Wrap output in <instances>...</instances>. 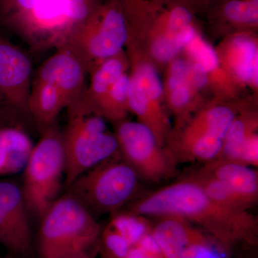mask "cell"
<instances>
[{
    "label": "cell",
    "instance_id": "obj_1",
    "mask_svg": "<svg viewBox=\"0 0 258 258\" xmlns=\"http://www.w3.org/2000/svg\"><path fill=\"white\" fill-rule=\"evenodd\" d=\"M145 217H176L201 226L222 240L242 237L255 230L257 220L249 211L224 206L198 184L184 179L134 202L128 211Z\"/></svg>",
    "mask_w": 258,
    "mask_h": 258
},
{
    "label": "cell",
    "instance_id": "obj_2",
    "mask_svg": "<svg viewBox=\"0 0 258 258\" xmlns=\"http://www.w3.org/2000/svg\"><path fill=\"white\" fill-rule=\"evenodd\" d=\"M99 5V0H35L3 25L34 50H56Z\"/></svg>",
    "mask_w": 258,
    "mask_h": 258
},
{
    "label": "cell",
    "instance_id": "obj_3",
    "mask_svg": "<svg viewBox=\"0 0 258 258\" xmlns=\"http://www.w3.org/2000/svg\"><path fill=\"white\" fill-rule=\"evenodd\" d=\"M40 219L39 258H66L98 247L100 225L81 203L67 194L56 199Z\"/></svg>",
    "mask_w": 258,
    "mask_h": 258
},
{
    "label": "cell",
    "instance_id": "obj_4",
    "mask_svg": "<svg viewBox=\"0 0 258 258\" xmlns=\"http://www.w3.org/2000/svg\"><path fill=\"white\" fill-rule=\"evenodd\" d=\"M67 109L69 122L62 133L66 186L93 166L119 154L116 137L107 132L101 114L81 101Z\"/></svg>",
    "mask_w": 258,
    "mask_h": 258
},
{
    "label": "cell",
    "instance_id": "obj_5",
    "mask_svg": "<svg viewBox=\"0 0 258 258\" xmlns=\"http://www.w3.org/2000/svg\"><path fill=\"white\" fill-rule=\"evenodd\" d=\"M139 179L119 153L81 174L67 186V195L94 217V214L118 211L133 200Z\"/></svg>",
    "mask_w": 258,
    "mask_h": 258
},
{
    "label": "cell",
    "instance_id": "obj_6",
    "mask_svg": "<svg viewBox=\"0 0 258 258\" xmlns=\"http://www.w3.org/2000/svg\"><path fill=\"white\" fill-rule=\"evenodd\" d=\"M128 20L121 0L100 4L73 32L63 47L81 61L86 72L121 52L128 41Z\"/></svg>",
    "mask_w": 258,
    "mask_h": 258
},
{
    "label": "cell",
    "instance_id": "obj_7",
    "mask_svg": "<svg viewBox=\"0 0 258 258\" xmlns=\"http://www.w3.org/2000/svg\"><path fill=\"white\" fill-rule=\"evenodd\" d=\"M64 169L62 133L53 124L42 132L23 170L22 188L29 211L41 218L57 199Z\"/></svg>",
    "mask_w": 258,
    "mask_h": 258
},
{
    "label": "cell",
    "instance_id": "obj_8",
    "mask_svg": "<svg viewBox=\"0 0 258 258\" xmlns=\"http://www.w3.org/2000/svg\"><path fill=\"white\" fill-rule=\"evenodd\" d=\"M119 153L140 178L159 182L174 175L177 162L159 148L155 135L140 122L121 121L116 134Z\"/></svg>",
    "mask_w": 258,
    "mask_h": 258
},
{
    "label": "cell",
    "instance_id": "obj_9",
    "mask_svg": "<svg viewBox=\"0 0 258 258\" xmlns=\"http://www.w3.org/2000/svg\"><path fill=\"white\" fill-rule=\"evenodd\" d=\"M22 186L0 179V244L16 257L32 253V233Z\"/></svg>",
    "mask_w": 258,
    "mask_h": 258
},
{
    "label": "cell",
    "instance_id": "obj_10",
    "mask_svg": "<svg viewBox=\"0 0 258 258\" xmlns=\"http://www.w3.org/2000/svg\"><path fill=\"white\" fill-rule=\"evenodd\" d=\"M32 71L28 56L0 36V106L13 116L28 112Z\"/></svg>",
    "mask_w": 258,
    "mask_h": 258
},
{
    "label": "cell",
    "instance_id": "obj_11",
    "mask_svg": "<svg viewBox=\"0 0 258 258\" xmlns=\"http://www.w3.org/2000/svg\"><path fill=\"white\" fill-rule=\"evenodd\" d=\"M87 74L78 57L66 47L56 49L40 66L35 79L52 83L62 93L67 108L81 101L86 91L85 76Z\"/></svg>",
    "mask_w": 258,
    "mask_h": 258
},
{
    "label": "cell",
    "instance_id": "obj_12",
    "mask_svg": "<svg viewBox=\"0 0 258 258\" xmlns=\"http://www.w3.org/2000/svg\"><path fill=\"white\" fill-rule=\"evenodd\" d=\"M152 234L165 258H195L210 247L205 236L192 224L176 217H158Z\"/></svg>",
    "mask_w": 258,
    "mask_h": 258
},
{
    "label": "cell",
    "instance_id": "obj_13",
    "mask_svg": "<svg viewBox=\"0 0 258 258\" xmlns=\"http://www.w3.org/2000/svg\"><path fill=\"white\" fill-rule=\"evenodd\" d=\"M33 147L28 134L14 120L0 123V177L23 171Z\"/></svg>",
    "mask_w": 258,
    "mask_h": 258
},
{
    "label": "cell",
    "instance_id": "obj_14",
    "mask_svg": "<svg viewBox=\"0 0 258 258\" xmlns=\"http://www.w3.org/2000/svg\"><path fill=\"white\" fill-rule=\"evenodd\" d=\"M203 171L227 185L252 207L258 200V174L254 168L214 159L205 163Z\"/></svg>",
    "mask_w": 258,
    "mask_h": 258
},
{
    "label": "cell",
    "instance_id": "obj_15",
    "mask_svg": "<svg viewBox=\"0 0 258 258\" xmlns=\"http://www.w3.org/2000/svg\"><path fill=\"white\" fill-rule=\"evenodd\" d=\"M28 108V113L43 132L54 124L60 112L67 108V103L55 86L34 78Z\"/></svg>",
    "mask_w": 258,
    "mask_h": 258
},
{
    "label": "cell",
    "instance_id": "obj_16",
    "mask_svg": "<svg viewBox=\"0 0 258 258\" xmlns=\"http://www.w3.org/2000/svg\"><path fill=\"white\" fill-rule=\"evenodd\" d=\"M120 54L106 59L90 72L89 87L86 88L81 102L85 106L97 111L98 104L113 83L125 74V64Z\"/></svg>",
    "mask_w": 258,
    "mask_h": 258
},
{
    "label": "cell",
    "instance_id": "obj_17",
    "mask_svg": "<svg viewBox=\"0 0 258 258\" xmlns=\"http://www.w3.org/2000/svg\"><path fill=\"white\" fill-rule=\"evenodd\" d=\"M184 179L198 184L210 198L227 208L240 211H249L252 208L248 202L229 186L202 169L193 171Z\"/></svg>",
    "mask_w": 258,
    "mask_h": 258
},
{
    "label": "cell",
    "instance_id": "obj_18",
    "mask_svg": "<svg viewBox=\"0 0 258 258\" xmlns=\"http://www.w3.org/2000/svg\"><path fill=\"white\" fill-rule=\"evenodd\" d=\"M257 60L255 42L244 35L235 37L231 49V63L237 77L257 86Z\"/></svg>",
    "mask_w": 258,
    "mask_h": 258
},
{
    "label": "cell",
    "instance_id": "obj_19",
    "mask_svg": "<svg viewBox=\"0 0 258 258\" xmlns=\"http://www.w3.org/2000/svg\"><path fill=\"white\" fill-rule=\"evenodd\" d=\"M235 118V113L228 107H214L192 125L186 137L208 134L223 141Z\"/></svg>",
    "mask_w": 258,
    "mask_h": 258
},
{
    "label": "cell",
    "instance_id": "obj_20",
    "mask_svg": "<svg viewBox=\"0 0 258 258\" xmlns=\"http://www.w3.org/2000/svg\"><path fill=\"white\" fill-rule=\"evenodd\" d=\"M129 84L130 77L127 74H122L100 101L97 108L98 113L113 120L122 118L125 108L128 107Z\"/></svg>",
    "mask_w": 258,
    "mask_h": 258
},
{
    "label": "cell",
    "instance_id": "obj_21",
    "mask_svg": "<svg viewBox=\"0 0 258 258\" xmlns=\"http://www.w3.org/2000/svg\"><path fill=\"white\" fill-rule=\"evenodd\" d=\"M108 225L124 237L132 247L152 229L147 217L129 212L115 214Z\"/></svg>",
    "mask_w": 258,
    "mask_h": 258
},
{
    "label": "cell",
    "instance_id": "obj_22",
    "mask_svg": "<svg viewBox=\"0 0 258 258\" xmlns=\"http://www.w3.org/2000/svg\"><path fill=\"white\" fill-rule=\"evenodd\" d=\"M222 14L227 21L233 24L257 25L258 0H226Z\"/></svg>",
    "mask_w": 258,
    "mask_h": 258
},
{
    "label": "cell",
    "instance_id": "obj_23",
    "mask_svg": "<svg viewBox=\"0 0 258 258\" xmlns=\"http://www.w3.org/2000/svg\"><path fill=\"white\" fill-rule=\"evenodd\" d=\"M133 76L142 83L150 102L157 101L164 91L160 76L152 64L142 63L134 70Z\"/></svg>",
    "mask_w": 258,
    "mask_h": 258
},
{
    "label": "cell",
    "instance_id": "obj_24",
    "mask_svg": "<svg viewBox=\"0 0 258 258\" xmlns=\"http://www.w3.org/2000/svg\"><path fill=\"white\" fill-rule=\"evenodd\" d=\"M191 57L207 73L212 72L219 64L218 56L210 45L204 41L198 35L186 46Z\"/></svg>",
    "mask_w": 258,
    "mask_h": 258
},
{
    "label": "cell",
    "instance_id": "obj_25",
    "mask_svg": "<svg viewBox=\"0 0 258 258\" xmlns=\"http://www.w3.org/2000/svg\"><path fill=\"white\" fill-rule=\"evenodd\" d=\"M103 254L106 258H126L132 245L109 225L101 233Z\"/></svg>",
    "mask_w": 258,
    "mask_h": 258
},
{
    "label": "cell",
    "instance_id": "obj_26",
    "mask_svg": "<svg viewBox=\"0 0 258 258\" xmlns=\"http://www.w3.org/2000/svg\"><path fill=\"white\" fill-rule=\"evenodd\" d=\"M193 15L186 6L178 5L173 8L168 17V31L171 36H174L180 31L191 25Z\"/></svg>",
    "mask_w": 258,
    "mask_h": 258
},
{
    "label": "cell",
    "instance_id": "obj_27",
    "mask_svg": "<svg viewBox=\"0 0 258 258\" xmlns=\"http://www.w3.org/2000/svg\"><path fill=\"white\" fill-rule=\"evenodd\" d=\"M181 50L174 36L159 37L152 45V53L157 60L167 62Z\"/></svg>",
    "mask_w": 258,
    "mask_h": 258
},
{
    "label": "cell",
    "instance_id": "obj_28",
    "mask_svg": "<svg viewBox=\"0 0 258 258\" xmlns=\"http://www.w3.org/2000/svg\"><path fill=\"white\" fill-rule=\"evenodd\" d=\"M236 163L249 166V167H257L258 138L257 135L254 134L246 141L241 149L238 159Z\"/></svg>",
    "mask_w": 258,
    "mask_h": 258
},
{
    "label": "cell",
    "instance_id": "obj_29",
    "mask_svg": "<svg viewBox=\"0 0 258 258\" xmlns=\"http://www.w3.org/2000/svg\"><path fill=\"white\" fill-rule=\"evenodd\" d=\"M35 0H0V24L28 8Z\"/></svg>",
    "mask_w": 258,
    "mask_h": 258
},
{
    "label": "cell",
    "instance_id": "obj_30",
    "mask_svg": "<svg viewBox=\"0 0 258 258\" xmlns=\"http://www.w3.org/2000/svg\"><path fill=\"white\" fill-rule=\"evenodd\" d=\"M190 90L186 83L173 90L171 96V103L175 108H182L187 105L190 101Z\"/></svg>",
    "mask_w": 258,
    "mask_h": 258
},
{
    "label": "cell",
    "instance_id": "obj_31",
    "mask_svg": "<svg viewBox=\"0 0 258 258\" xmlns=\"http://www.w3.org/2000/svg\"><path fill=\"white\" fill-rule=\"evenodd\" d=\"M189 63L183 60H176L173 62L171 68V77L179 80L183 83H186V77L191 71Z\"/></svg>",
    "mask_w": 258,
    "mask_h": 258
},
{
    "label": "cell",
    "instance_id": "obj_32",
    "mask_svg": "<svg viewBox=\"0 0 258 258\" xmlns=\"http://www.w3.org/2000/svg\"><path fill=\"white\" fill-rule=\"evenodd\" d=\"M196 35L195 29L191 25L180 31L174 37L179 46L182 49L183 47H186L193 40L194 37Z\"/></svg>",
    "mask_w": 258,
    "mask_h": 258
},
{
    "label": "cell",
    "instance_id": "obj_33",
    "mask_svg": "<svg viewBox=\"0 0 258 258\" xmlns=\"http://www.w3.org/2000/svg\"><path fill=\"white\" fill-rule=\"evenodd\" d=\"M193 82L195 86L199 88H203L208 83L207 72L198 64H195L192 69Z\"/></svg>",
    "mask_w": 258,
    "mask_h": 258
},
{
    "label": "cell",
    "instance_id": "obj_34",
    "mask_svg": "<svg viewBox=\"0 0 258 258\" xmlns=\"http://www.w3.org/2000/svg\"><path fill=\"white\" fill-rule=\"evenodd\" d=\"M126 258H165L163 254H154L149 253L137 246H132Z\"/></svg>",
    "mask_w": 258,
    "mask_h": 258
},
{
    "label": "cell",
    "instance_id": "obj_35",
    "mask_svg": "<svg viewBox=\"0 0 258 258\" xmlns=\"http://www.w3.org/2000/svg\"><path fill=\"white\" fill-rule=\"evenodd\" d=\"M195 258H217L211 247H206L200 251Z\"/></svg>",
    "mask_w": 258,
    "mask_h": 258
},
{
    "label": "cell",
    "instance_id": "obj_36",
    "mask_svg": "<svg viewBox=\"0 0 258 258\" xmlns=\"http://www.w3.org/2000/svg\"><path fill=\"white\" fill-rule=\"evenodd\" d=\"M95 252H96L95 249H92V250L85 251V252L71 254L66 258H94Z\"/></svg>",
    "mask_w": 258,
    "mask_h": 258
},
{
    "label": "cell",
    "instance_id": "obj_37",
    "mask_svg": "<svg viewBox=\"0 0 258 258\" xmlns=\"http://www.w3.org/2000/svg\"><path fill=\"white\" fill-rule=\"evenodd\" d=\"M9 120H14V118L0 106V123Z\"/></svg>",
    "mask_w": 258,
    "mask_h": 258
},
{
    "label": "cell",
    "instance_id": "obj_38",
    "mask_svg": "<svg viewBox=\"0 0 258 258\" xmlns=\"http://www.w3.org/2000/svg\"><path fill=\"white\" fill-rule=\"evenodd\" d=\"M3 258H18V257H15V256L13 255V254L9 253L8 254V255L5 256V257H3Z\"/></svg>",
    "mask_w": 258,
    "mask_h": 258
},
{
    "label": "cell",
    "instance_id": "obj_39",
    "mask_svg": "<svg viewBox=\"0 0 258 258\" xmlns=\"http://www.w3.org/2000/svg\"><path fill=\"white\" fill-rule=\"evenodd\" d=\"M103 258H106V257H103Z\"/></svg>",
    "mask_w": 258,
    "mask_h": 258
}]
</instances>
